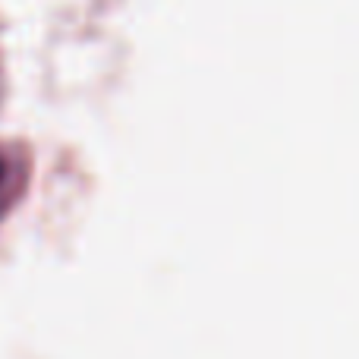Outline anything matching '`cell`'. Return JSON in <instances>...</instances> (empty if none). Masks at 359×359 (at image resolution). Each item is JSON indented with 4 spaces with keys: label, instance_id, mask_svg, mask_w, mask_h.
Instances as JSON below:
<instances>
[{
    "label": "cell",
    "instance_id": "6da1fadb",
    "mask_svg": "<svg viewBox=\"0 0 359 359\" xmlns=\"http://www.w3.org/2000/svg\"><path fill=\"white\" fill-rule=\"evenodd\" d=\"M6 177H10V168H6V155L0 149V202H4V192H6Z\"/></svg>",
    "mask_w": 359,
    "mask_h": 359
}]
</instances>
